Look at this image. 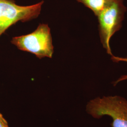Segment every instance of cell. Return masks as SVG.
<instances>
[{
    "instance_id": "obj_1",
    "label": "cell",
    "mask_w": 127,
    "mask_h": 127,
    "mask_svg": "<svg viewBox=\"0 0 127 127\" xmlns=\"http://www.w3.org/2000/svg\"><path fill=\"white\" fill-rule=\"evenodd\" d=\"M87 113L99 119L108 115L112 118V127H127V100L120 95L96 97L88 102Z\"/></svg>"
},
{
    "instance_id": "obj_2",
    "label": "cell",
    "mask_w": 127,
    "mask_h": 127,
    "mask_svg": "<svg viewBox=\"0 0 127 127\" xmlns=\"http://www.w3.org/2000/svg\"><path fill=\"white\" fill-rule=\"evenodd\" d=\"M127 11L124 0H112L96 17L100 42L111 56L113 54L110 41L114 34L121 29Z\"/></svg>"
},
{
    "instance_id": "obj_3",
    "label": "cell",
    "mask_w": 127,
    "mask_h": 127,
    "mask_svg": "<svg viewBox=\"0 0 127 127\" xmlns=\"http://www.w3.org/2000/svg\"><path fill=\"white\" fill-rule=\"evenodd\" d=\"M11 43L19 50L34 55L38 59H51L54 53V46L48 24H40L31 33L14 37Z\"/></svg>"
},
{
    "instance_id": "obj_4",
    "label": "cell",
    "mask_w": 127,
    "mask_h": 127,
    "mask_svg": "<svg viewBox=\"0 0 127 127\" xmlns=\"http://www.w3.org/2000/svg\"><path fill=\"white\" fill-rule=\"evenodd\" d=\"M43 3L42 0L34 4L21 6L14 0H0V37L16 23L36 18L41 14Z\"/></svg>"
},
{
    "instance_id": "obj_5",
    "label": "cell",
    "mask_w": 127,
    "mask_h": 127,
    "mask_svg": "<svg viewBox=\"0 0 127 127\" xmlns=\"http://www.w3.org/2000/svg\"><path fill=\"white\" fill-rule=\"evenodd\" d=\"M91 9L97 17L112 0H76Z\"/></svg>"
},
{
    "instance_id": "obj_6",
    "label": "cell",
    "mask_w": 127,
    "mask_h": 127,
    "mask_svg": "<svg viewBox=\"0 0 127 127\" xmlns=\"http://www.w3.org/2000/svg\"><path fill=\"white\" fill-rule=\"evenodd\" d=\"M111 59L113 62L114 63H119L120 62H124L127 63V57L126 58L119 57L115 56L114 55H113L112 56H111ZM125 80H127V74L123 75L121 77H119L116 81H114L113 82V85L115 86L120 82H123Z\"/></svg>"
},
{
    "instance_id": "obj_7",
    "label": "cell",
    "mask_w": 127,
    "mask_h": 127,
    "mask_svg": "<svg viewBox=\"0 0 127 127\" xmlns=\"http://www.w3.org/2000/svg\"><path fill=\"white\" fill-rule=\"evenodd\" d=\"M0 127H9L8 124L3 115L0 113Z\"/></svg>"
}]
</instances>
